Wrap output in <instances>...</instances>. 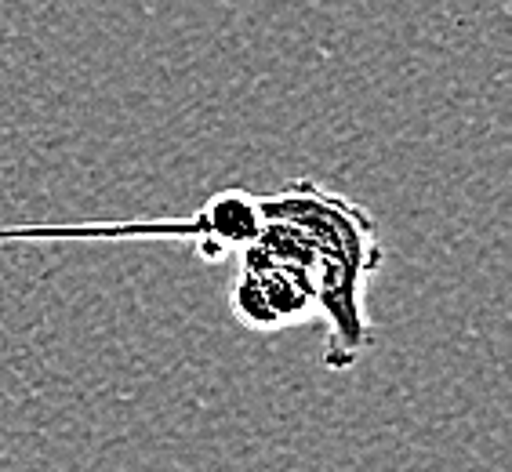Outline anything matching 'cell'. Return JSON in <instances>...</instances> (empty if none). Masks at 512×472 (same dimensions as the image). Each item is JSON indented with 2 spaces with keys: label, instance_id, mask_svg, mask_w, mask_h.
Segmentation results:
<instances>
[{
  "label": "cell",
  "instance_id": "6da1fadb",
  "mask_svg": "<svg viewBox=\"0 0 512 472\" xmlns=\"http://www.w3.org/2000/svg\"><path fill=\"white\" fill-rule=\"evenodd\" d=\"M258 207L262 226L237 251L233 316L266 335L320 316L327 324L324 367H356L375 342L364 287L385 258L371 211L316 178H295L273 197H258Z\"/></svg>",
  "mask_w": 512,
  "mask_h": 472
}]
</instances>
